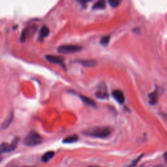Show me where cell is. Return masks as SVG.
<instances>
[{"mask_svg": "<svg viewBox=\"0 0 167 167\" xmlns=\"http://www.w3.org/2000/svg\"><path fill=\"white\" fill-rule=\"evenodd\" d=\"M112 130L108 127H96L89 128L82 132V134L93 138H105L111 134Z\"/></svg>", "mask_w": 167, "mask_h": 167, "instance_id": "obj_1", "label": "cell"}, {"mask_svg": "<svg viewBox=\"0 0 167 167\" xmlns=\"http://www.w3.org/2000/svg\"><path fill=\"white\" fill-rule=\"evenodd\" d=\"M42 142V136L35 131H30L23 140V143L27 146H35L41 144Z\"/></svg>", "mask_w": 167, "mask_h": 167, "instance_id": "obj_2", "label": "cell"}, {"mask_svg": "<svg viewBox=\"0 0 167 167\" xmlns=\"http://www.w3.org/2000/svg\"><path fill=\"white\" fill-rule=\"evenodd\" d=\"M82 50V46L73 45H66L60 46L58 48V52L63 54H71L81 52Z\"/></svg>", "mask_w": 167, "mask_h": 167, "instance_id": "obj_3", "label": "cell"}, {"mask_svg": "<svg viewBox=\"0 0 167 167\" xmlns=\"http://www.w3.org/2000/svg\"><path fill=\"white\" fill-rule=\"evenodd\" d=\"M20 141V138L18 137H15L12 140L11 144H8L7 142H3L0 144V153H7L14 151L17 148L18 143Z\"/></svg>", "mask_w": 167, "mask_h": 167, "instance_id": "obj_4", "label": "cell"}, {"mask_svg": "<svg viewBox=\"0 0 167 167\" xmlns=\"http://www.w3.org/2000/svg\"><path fill=\"white\" fill-rule=\"evenodd\" d=\"M95 96L99 99H106L108 98V95L106 85L104 83H101L98 86V88L95 93Z\"/></svg>", "mask_w": 167, "mask_h": 167, "instance_id": "obj_5", "label": "cell"}, {"mask_svg": "<svg viewBox=\"0 0 167 167\" xmlns=\"http://www.w3.org/2000/svg\"><path fill=\"white\" fill-rule=\"evenodd\" d=\"M45 58L50 63H54V64H58L64 67L65 59L62 56L55 55H46L45 56Z\"/></svg>", "mask_w": 167, "mask_h": 167, "instance_id": "obj_6", "label": "cell"}, {"mask_svg": "<svg viewBox=\"0 0 167 167\" xmlns=\"http://www.w3.org/2000/svg\"><path fill=\"white\" fill-rule=\"evenodd\" d=\"M112 96L114 99L119 104H123L125 101V95L122 90L114 89L112 92Z\"/></svg>", "mask_w": 167, "mask_h": 167, "instance_id": "obj_7", "label": "cell"}, {"mask_svg": "<svg viewBox=\"0 0 167 167\" xmlns=\"http://www.w3.org/2000/svg\"><path fill=\"white\" fill-rule=\"evenodd\" d=\"M157 88L155 89L154 91L150 93L148 95V100L149 103L151 105H155L158 102L159 97V92Z\"/></svg>", "mask_w": 167, "mask_h": 167, "instance_id": "obj_8", "label": "cell"}, {"mask_svg": "<svg viewBox=\"0 0 167 167\" xmlns=\"http://www.w3.org/2000/svg\"><path fill=\"white\" fill-rule=\"evenodd\" d=\"M13 118H14V116H13V113L12 112H10L9 116L7 117V118L2 123L1 126V129H3V130L7 129L10 126V125L11 124V123H12V120H13Z\"/></svg>", "mask_w": 167, "mask_h": 167, "instance_id": "obj_9", "label": "cell"}, {"mask_svg": "<svg viewBox=\"0 0 167 167\" xmlns=\"http://www.w3.org/2000/svg\"><path fill=\"white\" fill-rule=\"evenodd\" d=\"M78 62L81 63L84 67H93L97 65V62L95 61L94 59L78 60Z\"/></svg>", "mask_w": 167, "mask_h": 167, "instance_id": "obj_10", "label": "cell"}, {"mask_svg": "<svg viewBox=\"0 0 167 167\" xmlns=\"http://www.w3.org/2000/svg\"><path fill=\"white\" fill-rule=\"evenodd\" d=\"M49 34H50L49 28L46 26H42L39 31V39L41 40V41H42V40L45 39L46 37H47Z\"/></svg>", "mask_w": 167, "mask_h": 167, "instance_id": "obj_11", "label": "cell"}, {"mask_svg": "<svg viewBox=\"0 0 167 167\" xmlns=\"http://www.w3.org/2000/svg\"><path fill=\"white\" fill-rule=\"evenodd\" d=\"M80 98L82 100V101L86 105L91 106V107H93V108L96 107V106H97L96 103L92 99L88 97L84 96V95H80Z\"/></svg>", "mask_w": 167, "mask_h": 167, "instance_id": "obj_12", "label": "cell"}, {"mask_svg": "<svg viewBox=\"0 0 167 167\" xmlns=\"http://www.w3.org/2000/svg\"><path fill=\"white\" fill-rule=\"evenodd\" d=\"M106 7V3L105 0H98L95 3L93 6V10H103L105 9Z\"/></svg>", "mask_w": 167, "mask_h": 167, "instance_id": "obj_13", "label": "cell"}, {"mask_svg": "<svg viewBox=\"0 0 167 167\" xmlns=\"http://www.w3.org/2000/svg\"><path fill=\"white\" fill-rule=\"evenodd\" d=\"M78 140V136L77 135H73L65 137L63 140V144H73L76 142Z\"/></svg>", "mask_w": 167, "mask_h": 167, "instance_id": "obj_14", "label": "cell"}, {"mask_svg": "<svg viewBox=\"0 0 167 167\" xmlns=\"http://www.w3.org/2000/svg\"><path fill=\"white\" fill-rule=\"evenodd\" d=\"M54 154H55V153L53 151H49V152H46L42 157V158H41L42 161L47 162V161H50V160H51L53 157L54 156Z\"/></svg>", "mask_w": 167, "mask_h": 167, "instance_id": "obj_15", "label": "cell"}, {"mask_svg": "<svg viewBox=\"0 0 167 167\" xmlns=\"http://www.w3.org/2000/svg\"><path fill=\"white\" fill-rule=\"evenodd\" d=\"M107 1L109 3V5L114 8L118 7L122 2V0H107Z\"/></svg>", "mask_w": 167, "mask_h": 167, "instance_id": "obj_16", "label": "cell"}, {"mask_svg": "<svg viewBox=\"0 0 167 167\" xmlns=\"http://www.w3.org/2000/svg\"><path fill=\"white\" fill-rule=\"evenodd\" d=\"M143 156H144V155L142 154L141 155H140L139 157H138L136 158V159L133 160V161L131 163V164H130V165L128 166V167H136V165H138V162L140 161V159H141V158Z\"/></svg>", "mask_w": 167, "mask_h": 167, "instance_id": "obj_17", "label": "cell"}, {"mask_svg": "<svg viewBox=\"0 0 167 167\" xmlns=\"http://www.w3.org/2000/svg\"><path fill=\"white\" fill-rule=\"evenodd\" d=\"M28 28H26L22 31L21 35V41L22 42H24L26 41V37H27V35H28Z\"/></svg>", "mask_w": 167, "mask_h": 167, "instance_id": "obj_18", "label": "cell"}, {"mask_svg": "<svg viewBox=\"0 0 167 167\" xmlns=\"http://www.w3.org/2000/svg\"><path fill=\"white\" fill-rule=\"evenodd\" d=\"M109 41H110V37L105 36L101 39V41H100V43H101V44L103 46H106L108 45Z\"/></svg>", "mask_w": 167, "mask_h": 167, "instance_id": "obj_19", "label": "cell"}, {"mask_svg": "<svg viewBox=\"0 0 167 167\" xmlns=\"http://www.w3.org/2000/svg\"><path fill=\"white\" fill-rule=\"evenodd\" d=\"M78 1L81 3H82V4H85V3L91 1L92 0H78Z\"/></svg>", "mask_w": 167, "mask_h": 167, "instance_id": "obj_20", "label": "cell"}, {"mask_svg": "<svg viewBox=\"0 0 167 167\" xmlns=\"http://www.w3.org/2000/svg\"><path fill=\"white\" fill-rule=\"evenodd\" d=\"M161 116L163 118H164V119H165L166 121L167 122V114H166L162 113V114H161Z\"/></svg>", "mask_w": 167, "mask_h": 167, "instance_id": "obj_21", "label": "cell"}, {"mask_svg": "<svg viewBox=\"0 0 167 167\" xmlns=\"http://www.w3.org/2000/svg\"><path fill=\"white\" fill-rule=\"evenodd\" d=\"M164 158H165L166 163H167V151L164 153Z\"/></svg>", "mask_w": 167, "mask_h": 167, "instance_id": "obj_22", "label": "cell"}, {"mask_svg": "<svg viewBox=\"0 0 167 167\" xmlns=\"http://www.w3.org/2000/svg\"><path fill=\"white\" fill-rule=\"evenodd\" d=\"M2 159H3V157H2V156H1V153H0V163L1 162Z\"/></svg>", "mask_w": 167, "mask_h": 167, "instance_id": "obj_23", "label": "cell"}, {"mask_svg": "<svg viewBox=\"0 0 167 167\" xmlns=\"http://www.w3.org/2000/svg\"><path fill=\"white\" fill-rule=\"evenodd\" d=\"M154 167H163V166L162 165H156Z\"/></svg>", "mask_w": 167, "mask_h": 167, "instance_id": "obj_24", "label": "cell"}, {"mask_svg": "<svg viewBox=\"0 0 167 167\" xmlns=\"http://www.w3.org/2000/svg\"><path fill=\"white\" fill-rule=\"evenodd\" d=\"M90 167H97V166H90Z\"/></svg>", "mask_w": 167, "mask_h": 167, "instance_id": "obj_25", "label": "cell"}, {"mask_svg": "<svg viewBox=\"0 0 167 167\" xmlns=\"http://www.w3.org/2000/svg\"><path fill=\"white\" fill-rule=\"evenodd\" d=\"M23 167H29V166H23Z\"/></svg>", "mask_w": 167, "mask_h": 167, "instance_id": "obj_26", "label": "cell"}]
</instances>
